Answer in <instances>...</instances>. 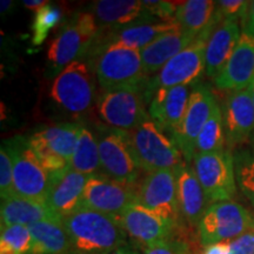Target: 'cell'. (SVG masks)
<instances>
[{
	"label": "cell",
	"mask_w": 254,
	"mask_h": 254,
	"mask_svg": "<svg viewBox=\"0 0 254 254\" xmlns=\"http://www.w3.org/2000/svg\"><path fill=\"white\" fill-rule=\"evenodd\" d=\"M88 178L90 176L75 172L71 167L52 176L46 205L60 218H65L78 211L82 206Z\"/></svg>",
	"instance_id": "cell-21"
},
{
	"label": "cell",
	"mask_w": 254,
	"mask_h": 254,
	"mask_svg": "<svg viewBox=\"0 0 254 254\" xmlns=\"http://www.w3.org/2000/svg\"><path fill=\"white\" fill-rule=\"evenodd\" d=\"M180 27L182 26L177 20L161 21L146 18L114 30H99V34L91 51L109 45H122L141 51L157 38Z\"/></svg>",
	"instance_id": "cell-17"
},
{
	"label": "cell",
	"mask_w": 254,
	"mask_h": 254,
	"mask_svg": "<svg viewBox=\"0 0 254 254\" xmlns=\"http://www.w3.org/2000/svg\"><path fill=\"white\" fill-rule=\"evenodd\" d=\"M226 146L222 110L219 104H217L208 122L199 133L194 146V155L198 153H213V152L226 150Z\"/></svg>",
	"instance_id": "cell-30"
},
{
	"label": "cell",
	"mask_w": 254,
	"mask_h": 254,
	"mask_svg": "<svg viewBox=\"0 0 254 254\" xmlns=\"http://www.w3.org/2000/svg\"><path fill=\"white\" fill-rule=\"evenodd\" d=\"M109 254H141V253L139 252L136 247H134L133 245H131V244L127 243V244H125V245L120 246L117 250L112 251V252L109 253Z\"/></svg>",
	"instance_id": "cell-41"
},
{
	"label": "cell",
	"mask_w": 254,
	"mask_h": 254,
	"mask_svg": "<svg viewBox=\"0 0 254 254\" xmlns=\"http://www.w3.org/2000/svg\"><path fill=\"white\" fill-rule=\"evenodd\" d=\"M217 104L218 101L208 87L201 84L194 85L190 93L189 105L182 125L172 135V139L182 151L187 164L193 161L196 139L208 122Z\"/></svg>",
	"instance_id": "cell-16"
},
{
	"label": "cell",
	"mask_w": 254,
	"mask_h": 254,
	"mask_svg": "<svg viewBox=\"0 0 254 254\" xmlns=\"http://www.w3.org/2000/svg\"><path fill=\"white\" fill-rule=\"evenodd\" d=\"M0 195L1 200L14 195L13 164L11 154L4 142L0 148Z\"/></svg>",
	"instance_id": "cell-34"
},
{
	"label": "cell",
	"mask_w": 254,
	"mask_h": 254,
	"mask_svg": "<svg viewBox=\"0 0 254 254\" xmlns=\"http://www.w3.org/2000/svg\"><path fill=\"white\" fill-rule=\"evenodd\" d=\"M71 254H109L127 244L119 218L81 207L63 218Z\"/></svg>",
	"instance_id": "cell-1"
},
{
	"label": "cell",
	"mask_w": 254,
	"mask_h": 254,
	"mask_svg": "<svg viewBox=\"0 0 254 254\" xmlns=\"http://www.w3.org/2000/svg\"><path fill=\"white\" fill-rule=\"evenodd\" d=\"M2 142L7 147L13 164L14 195L46 204L52 176L41 165L28 138L15 136Z\"/></svg>",
	"instance_id": "cell-7"
},
{
	"label": "cell",
	"mask_w": 254,
	"mask_h": 254,
	"mask_svg": "<svg viewBox=\"0 0 254 254\" xmlns=\"http://www.w3.org/2000/svg\"><path fill=\"white\" fill-rule=\"evenodd\" d=\"M69 167L75 172L90 177L103 174L97 138L91 129L82 125L80 126L77 145L69 161Z\"/></svg>",
	"instance_id": "cell-29"
},
{
	"label": "cell",
	"mask_w": 254,
	"mask_h": 254,
	"mask_svg": "<svg viewBox=\"0 0 254 254\" xmlns=\"http://www.w3.org/2000/svg\"><path fill=\"white\" fill-rule=\"evenodd\" d=\"M144 254H189V252H187L186 246L182 243L170 240L150 247L145 251Z\"/></svg>",
	"instance_id": "cell-38"
},
{
	"label": "cell",
	"mask_w": 254,
	"mask_h": 254,
	"mask_svg": "<svg viewBox=\"0 0 254 254\" xmlns=\"http://www.w3.org/2000/svg\"><path fill=\"white\" fill-rule=\"evenodd\" d=\"M251 1L245 0H220L217 1V12L222 20H245Z\"/></svg>",
	"instance_id": "cell-36"
},
{
	"label": "cell",
	"mask_w": 254,
	"mask_h": 254,
	"mask_svg": "<svg viewBox=\"0 0 254 254\" xmlns=\"http://www.w3.org/2000/svg\"><path fill=\"white\" fill-rule=\"evenodd\" d=\"M138 184H125L105 174L88 178L81 207L119 218L127 207L138 202Z\"/></svg>",
	"instance_id": "cell-14"
},
{
	"label": "cell",
	"mask_w": 254,
	"mask_h": 254,
	"mask_svg": "<svg viewBox=\"0 0 254 254\" xmlns=\"http://www.w3.org/2000/svg\"><path fill=\"white\" fill-rule=\"evenodd\" d=\"M254 81V36L243 31L226 65L214 79L219 90L238 91L250 88Z\"/></svg>",
	"instance_id": "cell-19"
},
{
	"label": "cell",
	"mask_w": 254,
	"mask_h": 254,
	"mask_svg": "<svg viewBox=\"0 0 254 254\" xmlns=\"http://www.w3.org/2000/svg\"><path fill=\"white\" fill-rule=\"evenodd\" d=\"M33 249L28 254H71V243L63 220H47L28 226Z\"/></svg>",
	"instance_id": "cell-28"
},
{
	"label": "cell",
	"mask_w": 254,
	"mask_h": 254,
	"mask_svg": "<svg viewBox=\"0 0 254 254\" xmlns=\"http://www.w3.org/2000/svg\"><path fill=\"white\" fill-rule=\"evenodd\" d=\"M222 117L228 147L254 142V104L250 88L228 93Z\"/></svg>",
	"instance_id": "cell-18"
},
{
	"label": "cell",
	"mask_w": 254,
	"mask_h": 254,
	"mask_svg": "<svg viewBox=\"0 0 254 254\" xmlns=\"http://www.w3.org/2000/svg\"><path fill=\"white\" fill-rule=\"evenodd\" d=\"M233 158L238 189L254 206V148H240Z\"/></svg>",
	"instance_id": "cell-32"
},
{
	"label": "cell",
	"mask_w": 254,
	"mask_h": 254,
	"mask_svg": "<svg viewBox=\"0 0 254 254\" xmlns=\"http://www.w3.org/2000/svg\"><path fill=\"white\" fill-rule=\"evenodd\" d=\"M190 99L189 86L159 88L152 95L148 116L171 138L182 125Z\"/></svg>",
	"instance_id": "cell-20"
},
{
	"label": "cell",
	"mask_w": 254,
	"mask_h": 254,
	"mask_svg": "<svg viewBox=\"0 0 254 254\" xmlns=\"http://www.w3.org/2000/svg\"><path fill=\"white\" fill-rule=\"evenodd\" d=\"M88 9L99 30H114L151 18L146 13L142 0H97L91 2Z\"/></svg>",
	"instance_id": "cell-23"
},
{
	"label": "cell",
	"mask_w": 254,
	"mask_h": 254,
	"mask_svg": "<svg viewBox=\"0 0 254 254\" xmlns=\"http://www.w3.org/2000/svg\"><path fill=\"white\" fill-rule=\"evenodd\" d=\"M243 27H244L243 31H245L247 33H251L254 36V1L250 2L249 12H247L245 20L243 21Z\"/></svg>",
	"instance_id": "cell-40"
},
{
	"label": "cell",
	"mask_w": 254,
	"mask_h": 254,
	"mask_svg": "<svg viewBox=\"0 0 254 254\" xmlns=\"http://www.w3.org/2000/svg\"><path fill=\"white\" fill-rule=\"evenodd\" d=\"M33 249V237L28 226L1 225L0 254H28Z\"/></svg>",
	"instance_id": "cell-31"
},
{
	"label": "cell",
	"mask_w": 254,
	"mask_h": 254,
	"mask_svg": "<svg viewBox=\"0 0 254 254\" xmlns=\"http://www.w3.org/2000/svg\"><path fill=\"white\" fill-rule=\"evenodd\" d=\"M212 32H204L196 37L189 47L173 57L157 74L150 78L145 92L147 103L159 88L196 85L206 71V46Z\"/></svg>",
	"instance_id": "cell-6"
},
{
	"label": "cell",
	"mask_w": 254,
	"mask_h": 254,
	"mask_svg": "<svg viewBox=\"0 0 254 254\" xmlns=\"http://www.w3.org/2000/svg\"><path fill=\"white\" fill-rule=\"evenodd\" d=\"M91 65L105 91L138 90L146 92L150 77L145 74L140 51L109 45L91 51Z\"/></svg>",
	"instance_id": "cell-2"
},
{
	"label": "cell",
	"mask_w": 254,
	"mask_h": 254,
	"mask_svg": "<svg viewBox=\"0 0 254 254\" xmlns=\"http://www.w3.org/2000/svg\"><path fill=\"white\" fill-rule=\"evenodd\" d=\"M14 5V1H12V0H1L0 1V12H1L2 15L7 14L12 11Z\"/></svg>",
	"instance_id": "cell-43"
},
{
	"label": "cell",
	"mask_w": 254,
	"mask_h": 254,
	"mask_svg": "<svg viewBox=\"0 0 254 254\" xmlns=\"http://www.w3.org/2000/svg\"><path fill=\"white\" fill-rule=\"evenodd\" d=\"M178 201L182 218L185 219L190 226L198 227L208 207V201L196 178L194 168L189 164L178 172Z\"/></svg>",
	"instance_id": "cell-25"
},
{
	"label": "cell",
	"mask_w": 254,
	"mask_h": 254,
	"mask_svg": "<svg viewBox=\"0 0 254 254\" xmlns=\"http://www.w3.org/2000/svg\"><path fill=\"white\" fill-rule=\"evenodd\" d=\"M231 254H254V224L236 239L228 241Z\"/></svg>",
	"instance_id": "cell-37"
},
{
	"label": "cell",
	"mask_w": 254,
	"mask_h": 254,
	"mask_svg": "<svg viewBox=\"0 0 254 254\" xmlns=\"http://www.w3.org/2000/svg\"><path fill=\"white\" fill-rule=\"evenodd\" d=\"M141 170L146 173L161 170L179 171L187 164L176 142L151 118L129 132Z\"/></svg>",
	"instance_id": "cell-5"
},
{
	"label": "cell",
	"mask_w": 254,
	"mask_h": 254,
	"mask_svg": "<svg viewBox=\"0 0 254 254\" xmlns=\"http://www.w3.org/2000/svg\"><path fill=\"white\" fill-rule=\"evenodd\" d=\"M194 40L195 37L183 27L157 38L140 51L145 74L150 78L157 74L173 57L189 47Z\"/></svg>",
	"instance_id": "cell-22"
},
{
	"label": "cell",
	"mask_w": 254,
	"mask_h": 254,
	"mask_svg": "<svg viewBox=\"0 0 254 254\" xmlns=\"http://www.w3.org/2000/svg\"><path fill=\"white\" fill-rule=\"evenodd\" d=\"M145 92L138 90L104 91L98 98L97 111L106 126L131 132L150 118Z\"/></svg>",
	"instance_id": "cell-12"
},
{
	"label": "cell",
	"mask_w": 254,
	"mask_h": 254,
	"mask_svg": "<svg viewBox=\"0 0 254 254\" xmlns=\"http://www.w3.org/2000/svg\"><path fill=\"white\" fill-rule=\"evenodd\" d=\"M180 1H163V0H142L146 13L151 18L161 21L176 20V13Z\"/></svg>",
	"instance_id": "cell-35"
},
{
	"label": "cell",
	"mask_w": 254,
	"mask_h": 254,
	"mask_svg": "<svg viewBox=\"0 0 254 254\" xmlns=\"http://www.w3.org/2000/svg\"><path fill=\"white\" fill-rule=\"evenodd\" d=\"M253 224H254V217H253Z\"/></svg>",
	"instance_id": "cell-45"
},
{
	"label": "cell",
	"mask_w": 254,
	"mask_h": 254,
	"mask_svg": "<svg viewBox=\"0 0 254 254\" xmlns=\"http://www.w3.org/2000/svg\"><path fill=\"white\" fill-rule=\"evenodd\" d=\"M24 6L26 8H30V9H38L44 7V6L49 4V1H46V0H24Z\"/></svg>",
	"instance_id": "cell-42"
},
{
	"label": "cell",
	"mask_w": 254,
	"mask_h": 254,
	"mask_svg": "<svg viewBox=\"0 0 254 254\" xmlns=\"http://www.w3.org/2000/svg\"><path fill=\"white\" fill-rule=\"evenodd\" d=\"M253 225V217L233 200L211 204L198 225L200 244L209 246L236 239Z\"/></svg>",
	"instance_id": "cell-11"
},
{
	"label": "cell",
	"mask_w": 254,
	"mask_h": 254,
	"mask_svg": "<svg viewBox=\"0 0 254 254\" xmlns=\"http://www.w3.org/2000/svg\"><path fill=\"white\" fill-rule=\"evenodd\" d=\"M250 90H251V93H252V98H253V104H254V81H253V84L251 85V86H250Z\"/></svg>",
	"instance_id": "cell-44"
},
{
	"label": "cell",
	"mask_w": 254,
	"mask_h": 254,
	"mask_svg": "<svg viewBox=\"0 0 254 254\" xmlns=\"http://www.w3.org/2000/svg\"><path fill=\"white\" fill-rule=\"evenodd\" d=\"M103 174L125 184H138L141 170L129 132L110 126L97 127Z\"/></svg>",
	"instance_id": "cell-3"
},
{
	"label": "cell",
	"mask_w": 254,
	"mask_h": 254,
	"mask_svg": "<svg viewBox=\"0 0 254 254\" xmlns=\"http://www.w3.org/2000/svg\"><path fill=\"white\" fill-rule=\"evenodd\" d=\"M178 172L161 170L146 173L138 186V204L161 215L176 227L182 219L178 201Z\"/></svg>",
	"instance_id": "cell-13"
},
{
	"label": "cell",
	"mask_w": 254,
	"mask_h": 254,
	"mask_svg": "<svg viewBox=\"0 0 254 254\" xmlns=\"http://www.w3.org/2000/svg\"><path fill=\"white\" fill-rule=\"evenodd\" d=\"M0 217L1 225L23 226H30L40 221L63 220V218L56 214L45 202L34 201L17 195L1 200Z\"/></svg>",
	"instance_id": "cell-27"
},
{
	"label": "cell",
	"mask_w": 254,
	"mask_h": 254,
	"mask_svg": "<svg viewBox=\"0 0 254 254\" xmlns=\"http://www.w3.org/2000/svg\"><path fill=\"white\" fill-rule=\"evenodd\" d=\"M95 81L97 77L91 63L85 59L75 60L58 73L50 95L62 109L73 114H81L93 105Z\"/></svg>",
	"instance_id": "cell-8"
},
{
	"label": "cell",
	"mask_w": 254,
	"mask_h": 254,
	"mask_svg": "<svg viewBox=\"0 0 254 254\" xmlns=\"http://www.w3.org/2000/svg\"><path fill=\"white\" fill-rule=\"evenodd\" d=\"M80 126L74 123L58 124L41 128L28 138L34 153L51 176L69 167Z\"/></svg>",
	"instance_id": "cell-9"
},
{
	"label": "cell",
	"mask_w": 254,
	"mask_h": 254,
	"mask_svg": "<svg viewBox=\"0 0 254 254\" xmlns=\"http://www.w3.org/2000/svg\"><path fill=\"white\" fill-rule=\"evenodd\" d=\"M176 20L184 30L195 38L204 32L214 31V28L224 21L217 12V1L212 0L180 1Z\"/></svg>",
	"instance_id": "cell-26"
},
{
	"label": "cell",
	"mask_w": 254,
	"mask_h": 254,
	"mask_svg": "<svg viewBox=\"0 0 254 254\" xmlns=\"http://www.w3.org/2000/svg\"><path fill=\"white\" fill-rule=\"evenodd\" d=\"M99 34V26L90 12L73 14L57 34L47 51V60L53 73L63 69L75 60L88 56Z\"/></svg>",
	"instance_id": "cell-4"
},
{
	"label": "cell",
	"mask_w": 254,
	"mask_h": 254,
	"mask_svg": "<svg viewBox=\"0 0 254 254\" xmlns=\"http://www.w3.org/2000/svg\"><path fill=\"white\" fill-rule=\"evenodd\" d=\"M193 168L209 204L228 201L237 195L234 158L228 148L195 154Z\"/></svg>",
	"instance_id": "cell-10"
},
{
	"label": "cell",
	"mask_w": 254,
	"mask_h": 254,
	"mask_svg": "<svg viewBox=\"0 0 254 254\" xmlns=\"http://www.w3.org/2000/svg\"><path fill=\"white\" fill-rule=\"evenodd\" d=\"M202 254H231L230 244L227 241V243H218L206 246Z\"/></svg>",
	"instance_id": "cell-39"
},
{
	"label": "cell",
	"mask_w": 254,
	"mask_h": 254,
	"mask_svg": "<svg viewBox=\"0 0 254 254\" xmlns=\"http://www.w3.org/2000/svg\"><path fill=\"white\" fill-rule=\"evenodd\" d=\"M127 238L144 251L172 240L176 226L138 202L127 207L119 217Z\"/></svg>",
	"instance_id": "cell-15"
},
{
	"label": "cell",
	"mask_w": 254,
	"mask_h": 254,
	"mask_svg": "<svg viewBox=\"0 0 254 254\" xmlns=\"http://www.w3.org/2000/svg\"><path fill=\"white\" fill-rule=\"evenodd\" d=\"M240 36V24L237 20H224L214 28L206 46L205 73L207 77H218L236 49Z\"/></svg>",
	"instance_id": "cell-24"
},
{
	"label": "cell",
	"mask_w": 254,
	"mask_h": 254,
	"mask_svg": "<svg viewBox=\"0 0 254 254\" xmlns=\"http://www.w3.org/2000/svg\"><path fill=\"white\" fill-rule=\"evenodd\" d=\"M62 9L51 2L36 11L31 26L33 46L41 45L50 34V32L62 21Z\"/></svg>",
	"instance_id": "cell-33"
}]
</instances>
